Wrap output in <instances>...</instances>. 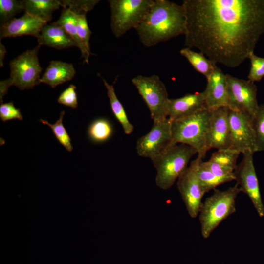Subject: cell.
<instances>
[{"instance_id":"d6a6232c","label":"cell","mask_w":264,"mask_h":264,"mask_svg":"<svg viewBox=\"0 0 264 264\" xmlns=\"http://www.w3.org/2000/svg\"><path fill=\"white\" fill-rule=\"evenodd\" d=\"M203 163L216 176L224 183L235 180L233 169L209 160L203 161Z\"/></svg>"},{"instance_id":"9c48e42d","label":"cell","mask_w":264,"mask_h":264,"mask_svg":"<svg viewBox=\"0 0 264 264\" xmlns=\"http://www.w3.org/2000/svg\"><path fill=\"white\" fill-rule=\"evenodd\" d=\"M229 108L255 117L258 110L257 88L254 82L226 74Z\"/></svg>"},{"instance_id":"3957f363","label":"cell","mask_w":264,"mask_h":264,"mask_svg":"<svg viewBox=\"0 0 264 264\" xmlns=\"http://www.w3.org/2000/svg\"><path fill=\"white\" fill-rule=\"evenodd\" d=\"M211 110L205 107L196 112L172 122L171 146L183 144L194 148L202 159L207 152L206 136Z\"/></svg>"},{"instance_id":"7a4b0ae2","label":"cell","mask_w":264,"mask_h":264,"mask_svg":"<svg viewBox=\"0 0 264 264\" xmlns=\"http://www.w3.org/2000/svg\"><path fill=\"white\" fill-rule=\"evenodd\" d=\"M186 18L182 5L168 0H154L135 30L146 47H152L185 33Z\"/></svg>"},{"instance_id":"f546056e","label":"cell","mask_w":264,"mask_h":264,"mask_svg":"<svg viewBox=\"0 0 264 264\" xmlns=\"http://www.w3.org/2000/svg\"><path fill=\"white\" fill-rule=\"evenodd\" d=\"M99 2L98 0H61V6L75 14H86Z\"/></svg>"},{"instance_id":"ba28073f","label":"cell","mask_w":264,"mask_h":264,"mask_svg":"<svg viewBox=\"0 0 264 264\" xmlns=\"http://www.w3.org/2000/svg\"><path fill=\"white\" fill-rule=\"evenodd\" d=\"M40 46L38 44L35 48L26 50L10 62L12 86L24 90L31 89L40 83L42 68L38 53Z\"/></svg>"},{"instance_id":"f1b7e54d","label":"cell","mask_w":264,"mask_h":264,"mask_svg":"<svg viewBox=\"0 0 264 264\" xmlns=\"http://www.w3.org/2000/svg\"><path fill=\"white\" fill-rule=\"evenodd\" d=\"M254 125L256 135V151H264V103L259 105L254 118Z\"/></svg>"},{"instance_id":"2e32d148","label":"cell","mask_w":264,"mask_h":264,"mask_svg":"<svg viewBox=\"0 0 264 264\" xmlns=\"http://www.w3.org/2000/svg\"><path fill=\"white\" fill-rule=\"evenodd\" d=\"M46 24L40 19L25 13L22 17L14 18L0 25V38L24 35L33 36L38 38L42 29Z\"/></svg>"},{"instance_id":"4dcf8cb0","label":"cell","mask_w":264,"mask_h":264,"mask_svg":"<svg viewBox=\"0 0 264 264\" xmlns=\"http://www.w3.org/2000/svg\"><path fill=\"white\" fill-rule=\"evenodd\" d=\"M76 24L78 36L88 53L90 55L89 39L90 31L87 21L86 14H75Z\"/></svg>"},{"instance_id":"8992f818","label":"cell","mask_w":264,"mask_h":264,"mask_svg":"<svg viewBox=\"0 0 264 264\" xmlns=\"http://www.w3.org/2000/svg\"><path fill=\"white\" fill-rule=\"evenodd\" d=\"M154 0H109L110 27L116 38L136 29L147 14Z\"/></svg>"},{"instance_id":"d590c367","label":"cell","mask_w":264,"mask_h":264,"mask_svg":"<svg viewBox=\"0 0 264 264\" xmlns=\"http://www.w3.org/2000/svg\"><path fill=\"white\" fill-rule=\"evenodd\" d=\"M12 86L10 78L0 82V101L2 103V98L7 93L9 88Z\"/></svg>"},{"instance_id":"44dd1931","label":"cell","mask_w":264,"mask_h":264,"mask_svg":"<svg viewBox=\"0 0 264 264\" xmlns=\"http://www.w3.org/2000/svg\"><path fill=\"white\" fill-rule=\"evenodd\" d=\"M61 27L76 42L84 62L88 64L90 55L80 39L76 28L75 15L68 9L64 8L58 20L53 22Z\"/></svg>"},{"instance_id":"52a82bcc","label":"cell","mask_w":264,"mask_h":264,"mask_svg":"<svg viewBox=\"0 0 264 264\" xmlns=\"http://www.w3.org/2000/svg\"><path fill=\"white\" fill-rule=\"evenodd\" d=\"M132 82L146 103L153 121L167 118L170 99L165 86L160 78L156 75H139L133 77Z\"/></svg>"},{"instance_id":"9a60e30c","label":"cell","mask_w":264,"mask_h":264,"mask_svg":"<svg viewBox=\"0 0 264 264\" xmlns=\"http://www.w3.org/2000/svg\"><path fill=\"white\" fill-rule=\"evenodd\" d=\"M206 79V88L204 91L206 107L211 110L222 107L229 108L226 74L216 65Z\"/></svg>"},{"instance_id":"6da1fadb","label":"cell","mask_w":264,"mask_h":264,"mask_svg":"<svg viewBox=\"0 0 264 264\" xmlns=\"http://www.w3.org/2000/svg\"><path fill=\"white\" fill-rule=\"evenodd\" d=\"M185 45L214 64L240 65L264 33V0H184Z\"/></svg>"},{"instance_id":"e575fe53","label":"cell","mask_w":264,"mask_h":264,"mask_svg":"<svg viewBox=\"0 0 264 264\" xmlns=\"http://www.w3.org/2000/svg\"><path fill=\"white\" fill-rule=\"evenodd\" d=\"M76 89L75 86L70 85L60 94L57 100L58 103L73 109L77 108L78 100Z\"/></svg>"},{"instance_id":"e0dca14e","label":"cell","mask_w":264,"mask_h":264,"mask_svg":"<svg viewBox=\"0 0 264 264\" xmlns=\"http://www.w3.org/2000/svg\"><path fill=\"white\" fill-rule=\"evenodd\" d=\"M205 107L204 91L188 93L180 98L169 99L168 118L173 121L191 115Z\"/></svg>"},{"instance_id":"cb8c5ba5","label":"cell","mask_w":264,"mask_h":264,"mask_svg":"<svg viewBox=\"0 0 264 264\" xmlns=\"http://www.w3.org/2000/svg\"><path fill=\"white\" fill-rule=\"evenodd\" d=\"M180 53L196 71L203 75L206 79L211 74L216 65L202 53L195 52L188 47L180 50Z\"/></svg>"},{"instance_id":"4316f807","label":"cell","mask_w":264,"mask_h":264,"mask_svg":"<svg viewBox=\"0 0 264 264\" xmlns=\"http://www.w3.org/2000/svg\"><path fill=\"white\" fill-rule=\"evenodd\" d=\"M24 10L23 0H0V21L2 25Z\"/></svg>"},{"instance_id":"277c9868","label":"cell","mask_w":264,"mask_h":264,"mask_svg":"<svg viewBox=\"0 0 264 264\" xmlns=\"http://www.w3.org/2000/svg\"><path fill=\"white\" fill-rule=\"evenodd\" d=\"M241 192L237 183L225 190L214 189L202 202L198 215L204 238L207 239L222 221L236 212V198Z\"/></svg>"},{"instance_id":"5bb4252c","label":"cell","mask_w":264,"mask_h":264,"mask_svg":"<svg viewBox=\"0 0 264 264\" xmlns=\"http://www.w3.org/2000/svg\"><path fill=\"white\" fill-rule=\"evenodd\" d=\"M229 108L222 107L211 110L206 136V150L229 149L231 133L228 121Z\"/></svg>"},{"instance_id":"ac0fdd59","label":"cell","mask_w":264,"mask_h":264,"mask_svg":"<svg viewBox=\"0 0 264 264\" xmlns=\"http://www.w3.org/2000/svg\"><path fill=\"white\" fill-rule=\"evenodd\" d=\"M38 44L45 45L56 49L77 47L76 42L62 28L54 24H45L37 38Z\"/></svg>"},{"instance_id":"7c38bea8","label":"cell","mask_w":264,"mask_h":264,"mask_svg":"<svg viewBox=\"0 0 264 264\" xmlns=\"http://www.w3.org/2000/svg\"><path fill=\"white\" fill-rule=\"evenodd\" d=\"M242 154V160L234 171L235 180L242 192L248 196L258 215L263 217L264 216V206L254 165V153L246 151Z\"/></svg>"},{"instance_id":"5b68a950","label":"cell","mask_w":264,"mask_h":264,"mask_svg":"<svg viewBox=\"0 0 264 264\" xmlns=\"http://www.w3.org/2000/svg\"><path fill=\"white\" fill-rule=\"evenodd\" d=\"M196 153L192 147L177 144L151 159L156 170V185L163 190L171 188L187 169L190 159Z\"/></svg>"},{"instance_id":"484cf974","label":"cell","mask_w":264,"mask_h":264,"mask_svg":"<svg viewBox=\"0 0 264 264\" xmlns=\"http://www.w3.org/2000/svg\"><path fill=\"white\" fill-rule=\"evenodd\" d=\"M65 112L63 110L60 113V117L54 124H50L46 120L40 119V122L47 125L52 129L53 133L59 143L68 152L73 150L71 139L63 124V119Z\"/></svg>"},{"instance_id":"4fadbf2b","label":"cell","mask_w":264,"mask_h":264,"mask_svg":"<svg viewBox=\"0 0 264 264\" xmlns=\"http://www.w3.org/2000/svg\"><path fill=\"white\" fill-rule=\"evenodd\" d=\"M177 186L188 214L192 218H196L205 192L191 164L178 178Z\"/></svg>"},{"instance_id":"7402d4cb","label":"cell","mask_w":264,"mask_h":264,"mask_svg":"<svg viewBox=\"0 0 264 264\" xmlns=\"http://www.w3.org/2000/svg\"><path fill=\"white\" fill-rule=\"evenodd\" d=\"M102 79L107 89V95L113 114L122 125L125 133L131 134L134 129L133 126L128 120L124 108L116 95L113 85H110L105 79Z\"/></svg>"},{"instance_id":"836d02e7","label":"cell","mask_w":264,"mask_h":264,"mask_svg":"<svg viewBox=\"0 0 264 264\" xmlns=\"http://www.w3.org/2000/svg\"><path fill=\"white\" fill-rule=\"evenodd\" d=\"M0 118L3 122L14 119L23 120L20 109L15 107L13 102L0 104Z\"/></svg>"},{"instance_id":"30bf717a","label":"cell","mask_w":264,"mask_h":264,"mask_svg":"<svg viewBox=\"0 0 264 264\" xmlns=\"http://www.w3.org/2000/svg\"><path fill=\"white\" fill-rule=\"evenodd\" d=\"M254 118L246 112L229 109L228 121L231 133L229 149L242 154L246 151L256 152Z\"/></svg>"},{"instance_id":"603a6c76","label":"cell","mask_w":264,"mask_h":264,"mask_svg":"<svg viewBox=\"0 0 264 264\" xmlns=\"http://www.w3.org/2000/svg\"><path fill=\"white\" fill-rule=\"evenodd\" d=\"M202 158L198 156L191 161L197 177L205 193L215 188L224 182L216 176L203 163Z\"/></svg>"},{"instance_id":"1f68e13d","label":"cell","mask_w":264,"mask_h":264,"mask_svg":"<svg viewBox=\"0 0 264 264\" xmlns=\"http://www.w3.org/2000/svg\"><path fill=\"white\" fill-rule=\"evenodd\" d=\"M248 59L250 60L251 66L248 75L249 80L253 82H259L264 77V58L251 53Z\"/></svg>"},{"instance_id":"d6986e66","label":"cell","mask_w":264,"mask_h":264,"mask_svg":"<svg viewBox=\"0 0 264 264\" xmlns=\"http://www.w3.org/2000/svg\"><path fill=\"white\" fill-rule=\"evenodd\" d=\"M76 74L72 64L60 61H51L39 82L46 84L54 88L59 85L70 81Z\"/></svg>"},{"instance_id":"d4e9b609","label":"cell","mask_w":264,"mask_h":264,"mask_svg":"<svg viewBox=\"0 0 264 264\" xmlns=\"http://www.w3.org/2000/svg\"><path fill=\"white\" fill-rule=\"evenodd\" d=\"M113 128L109 120L98 118L94 120L89 126L88 134L89 138L96 143L104 142L111 136Z\"/></svg>"},{"instance_id":"ffe728a7","label":"cell","mask_w":264,"mask_h":264,"mask_svg":"<svg viewBox=\"0 0 264 264\" xmlns=\"http://www.w3.org/2000/svg\"><path fill=\"white\" fill-rule=\"evenodd\" d=\"M24 11L47 23L52 18V13L61 6V0H24Z\"/></svg>"},{"instance_id":"83f0119b","label":"cell","mask_w":264,"mask_h":264,"mask_svg":"<svg viewBox=\"0 0 264 264\" xmlns=\"http://www.w3.org/2000/svg\"><path fill=\"white\" fill-rule=\"evenodd\" d=\"M240 154L230 149L218 150L212 154L209 160L235 170L237 166V160Z\"/></svg>"},{"instance_id":"8d00e7d4","label":"cell","mask_w":264,"mask_h":264,"mask_svg":"<svg viewBox=\"0 0 264 264\" xmlns=\"http://www.w3.org/2000/svg\"><path fill=\"white\" fill-rule=\"evenodd\" d=\"M6 53V50L5 46L0 42V66H3V59Z\"/></svg>"},{"instance_id":"8fae6325","label":"cell","mask_w":264,"mask_h":264,"mask_svg":"<svg viewBox=\"0 0 264 264\" xmlns=\"http://www.w3.org/2000/svg\"><path fill=\"white\" fill-rule=\"evenodd\" d=\"M172 139V122L167 118L154 122L151 130L139 138L136 149L139 156L150 159L171 147Z\"/></svg>"}]
</instances>
